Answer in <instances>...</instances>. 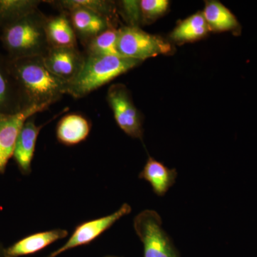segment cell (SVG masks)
I'll use <instances>...</instances> for the list:
<instances>
[{
  "label": "cell",
  "instance_id": "cell-11",
  "mask_svg": "<svg viewBox=\"0 0 257 257\" xmlns=\"http://www.w3.org/2000/svg\"><path fill=\"white\" fill-rule=\"evenodd\" d=\"M71 23L77 40L83 46L108 28L116 26L107 18L85 9H75L69 12Z\"/></svg>",
  "mask_w": 257,
  "mask_h": 257
},
{
  "label": "cell",
  "instance_id": "cell-1",
  "mask_svg": "<svg viewBox=\"0 0 257 257\" xmlns=\"http://www.w3.org/2000/svg\"><path fill=\"white\" fill-rule=\"evenodd\" d=\"M9 62L25 109L45 107L48 109L66 94L67 83L51 73L42 57L9 60Z\"/></svg>",
  "mask_w": 257,
  "mask_h": 257
},
{
  "label": "cell",
  "instance_id": "cell-14",
  "mask_svg": "<svg viewBox=\"0 0 257 257\" xmlns=\"http://www.w3.org/2000/svg\"><path fill=\"white\" fill-rule=\"evenodd\" d=\"M91 128L92 124L85 116L77 113L69 114L59 121L56 136L59 143L62 145L74 146L88 138Z\"/></svg>",
  "mask_w": 257,
  "mask_h": 257
},
{
  "label": "cell",
  "instance_id": "cell-19",
  "mask_svg": "<svg viewBox=\"0 0 257 257\" xmlns=\"http://www.w3.org/2000/svg\"><path fill=\"white\" fill-rule=\"evenodd\" d=\"M210 31L202 13L186 19L171 33L170 38L180 43L194 42L206 36Z\"/></svg>",
  "mask_w": 257,
  "mask_h": 257
},
{
  "label": "cell",
  "instance_id": "cell-5",
  "mask_svg": "<svg viewBox=\"0 0 257 257\" xmlns=\"http://www.w3.org/2000/svg\"><path fill=\"white\" fill-rule=\"evenodd\" d=\"M117 47L121 57L141 62L172 51L170 44L163 39L135 27L119 28Z\"/></svg>",
  "mask_w": 257,
  "mask_h": 257
},
{
  "label": "cell",
  "instance_id": "cell-4",
  "mask_svg": "<svg viewBox=\"0 0 257 257\" xmlns=\"http://www.w3.org/2000/svg\"><path fill=\"white\" fill-rule=\"evenodd\" d=\"M134 228L143 244V257H179L156 211H141L134 219Z\"/></svg>",
  "mask_w": 257,
  "mask_h": 257
},
{
  "label": "cell",
  "instance_id": "cell-22",
  "mask_svg": "<svg viewBox=\"0 0 257 257\" xmlns=\"http://www.w3.org/2000/svg\"><path fill=\"white\" fill-rule=\"evenodd\" d=\"M143 23H149L165 14L169 8L167 0H142L140 1Z\"/></svg>",
  "mask_w": 257,
  "mask_h": 257
},
{
  "label": "cell",
  "instance_id": "cell-2",
  "mask_svg": "<svg viewBox=\"0 0 257 257\" xmlns=\"http://www.w3.org/2000/svg\"><path fill=\"white\" fill-rule=\"evenodd\" d=\"M47 18L37 9L0 30V42L9 60L46 55L50 48L45 32Z\"/></svg>",
  "mask_w": 257,
  "mask_h": 257
},
{
  "label": "cell",
  "instance_id": "cell-3",
  "mask_svg": "<svg viewBox=\"0 0 257 257\" xmlns=\"http://www.w3.org/2000/svg\"><path fill=\"white\" fill-rule=\"evenodd\" d=\"M141 62L119 56L85 55L82 70L67 83L66 94L77 99L84 97Z\"/></svg>",
  "mask_w": 257,
  "mask_h": 257
},
{
  "label": "cell",
  "instance_id": "cell-25",
  "mask_svg": "<svg viewBox=\"0 0 257 257\" xmlns=\"http://www.w3.org/2000/svg\"><path fill=\"white\" fill-rule=\"evenodd\" d=\"M106 257H116V256H106Z\"/></svg>",
  "mask_w": 257,
  "mask_h": 257
},
{
  "label": "cell",
  "instance_id": "cell-15",
  "mask_svg": "<svg viewBox=\"0 0 257 257\" xmlns=\"http://www.w3.org/2000/svg\"><path fill=\"white\" fill-rule=\"evenodd\" d=\"M45 32L50 47H77V38L69 15L47 17Z\"/></svg>",
  "mask_w": 257,
  "mask_h": 257
},
{
  "label": "cell",
  "instance_id": "cell-18",
  "mask_svg": "<svg viewBox=\"0 0 257 257\" xmlns=\"http://www.w3.org/2000/svg\"><path fill=\"white\" fill-rule=\"evenodd\" d=\"M202 14L210 31H236L239 28L236 17L219 2H207Z\"/></svg>",
  "mask_w": 257,
  "mask_h": 257
},
{
  "label": "cell",
  "instance_id": "cell-9",
  "mask_svg": "<svg viewBox=\"0 0 257 257\" xmlns=\"http://www.w3.org/2000/svg\"><path fill=\"white\" fill-rule=\"evenodd\" d=\"M47 69L66 83L72 82L82 70L85 55L78 47H50L42 57Z\"/></svg>",
  "mask_w": 257,
  "mask_h": 257
},
{
  "label": "cell",
  "instance_id": "cell-7",
  "mask_svg": "<svg viewBox=\"0 0 257 257\" xmlns=\"http://www.w3.org/2000/svg\"><path fill=\"white\" fill-rule=\"evenodd\" d=\"M131 211V206L124 203L118 210L109 215L93 220L84 221L77 226L70 237L63 246L50 253L46 257H57L61 253L69 251L72 248L89 244L100 236L103 233L105 232L106 230L110 229L111 226L123 216L130 214Z\"/></svg>",
  "mask_w": 257,
  "mask_h": 257
},
{
  "label": "cell",
  "instance_id": "cell-21",
  "mask_svg": "<svg viewBox=\"0 0 257 257\" xmlns=\"http://www.w3.org/2000/svg\"><path fill=\"white\" fill-rule=\"evenodd\" d=\"M119 29L111 27L90 40L84 47L85 55L119 56L118 39Z\"/></svg>",
  "mask_w": 257,
  "mask_h": 257
},
{
  "label": "cell",
  "instance_id": "cell-10",
  "mask_svg": "<svg viewBox=\"0 0 257 257\" xmlns=\"http://www.w3.org/2000/svg\"><path fill=\"white\" fill-rule=\"evenodd\" d=\"M47 123L37 126L35 124V116H32L25 121L20 130L13 157L23 175H29L31 173L32 162L35 155L37 138Z\"/></svg>",
  "mask_w": 257,
  "mask_h": 257
},
{
  "label": "cell",
  "instance_id": "cell-6",
  "mask_svg": "<svg viewBox=\"0 0 257 257\" xmlns=\"http://www.w3.org/2000/svg\"><path fill=\"white\" fill-rule=\"evenodd\" d=\"M106 100L119 127L128 136L142 140V117L126 87L123 84H113L108 90Z\"/></svg>",
  "mask_w": 257,
  "mask_h": 257
},
{
  "label": "cell",
  "instance_id": "cell-13",
  "mask_svg": "<svg viewBox=\"0 0 257 257\" xmlns=\"http://www.w3.org/2000/svg\"><path fill=\"white\" fill-rule=\"evenodd\" d=\"M68 231L55 229L30 235L5 248V257H20L39 252L55 241L67 237Z\"/></svg>",
  "mask_w": 257,
  "mask_h": 257
},
{
  "label": "cell",
  "instance_id": "cell-17",
  "mask_svg": "<svg viewBox=\"0 0 257 257\" xmlns=\"http://www.w3.org/2000/svg\"><path fill=\"white\" fill-rule=\"evenodd\" d=\"M58 10L60 13H68L75 9H85L94 12L110 20L116 26V5L106 0H57L44 1Z\"/></svg>",
  "mask_w": 257,
  "mask_h": 257
},
{
  "label": "cell",
  "instance_id": "cell-23",
  "mask_svg": "<svg viewBox=\"0 0 257 257\" xmlns=\"http://www.w3.org/2000/svg\"><path fill=\"white\" fill-rule=\"evenodd\" d=\"M118 5L120 13L128 23V27L140 28L139 25L143 23L140 1H121Z\"/></svg>",
  "mask_w": 257,
  "mask_h": 257
},
{
  "label": "cell",
  "instance_id": "cell-20",
  "mask_svg": "<svg viewBox=\"0 0 257 257\" xmlns=\"http://www.w3.org/2000/svg\"><path fill=\"white\" fill-rule=\"evenodd\" d=\"M40 0H0V30L39 9Z\"/></svg>",
  "mask_w": 257,
  "mask_h": 257
},
{
  "label": "cell",
  "instance_id": "cell-24",
  "mask_svg": "<svg viewBox=\"0 0 257 257\" xmlns=\"http://www.w3.org/2000/svg\"><path fill=\"white\" fill-rule=\"evenodd\" d=\"M4 249L5 248H3L2 247L1 245H0V257H5L4 256Z\"/></svg>",
  "mask_w": 257,
  "mask_h": 257
},
{
  "label": "cell",
  "instance_id": "cell-8",
  "mask_svg": "<svg viewBox=\"0 0 257 257\" xmlns=\"http://www.w3.org/2000/svg\"><path fill=\"white\" fill-rule=\"evenodd\" d=\"M45 107H32L15 114H0V174H4L10 159L13 157L15 145L24 123Z\"/></svg>",
  "mask_w": 257,
  "mask_h": 257
},
{
  "label": "cell",
  "instance_id": "cell-12",
  "mask_svg": "<svg viewBox=\"0 0 257 257\" xmlns=\"http://www.w3.org/2000/svg\"><path fill=\"white\" fill-rule=\"evenodd\" d=\"M24 109L23 98L12 74L9 59L0 52V114H15Z\"/></svg>",
  "mask_w": 257,
  "mask_h": 257
},
{
  "label": "cell",
  "instance_id": "cell-16",
  "mask_svg": "<svg viewBox=\"0 0 257 257\" xmlns=\"http://www.w3.org/2000/svg\"><path fill=\"white\" fill-rule=\"evenodd\" d=\"M139 177L149 182L157 195L163 197L175 183L177 172L150 157Z\"/></svg>",
  "mask_w": 257,
  "mask_h": 257
}]
</instances>
